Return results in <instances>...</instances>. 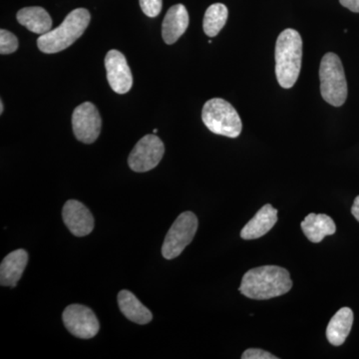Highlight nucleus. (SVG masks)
I'll return each mask as SVG.
<instances>
[{
  "label": "nucleus",
  "instance_id": "25",
  "mask_svg": "<svg viewBox=\"0 0 359 359\" xmlns=\"http://www.w3.org/2000/svg\"><path fill=\"white\" fill-rule=\"evenodd\" d=\"M4 102H2V101H0V114H2V113H4Z\"/></svg>",
  "mask_w": 359,
  "mask_h": 359
},
{
  "label": "nucleus",
  "instance_id": "8",
  "mask_svg": "<svg viewBox=\"0 0 359 359\" xmlns=\"http://www.w3.org/2000/svg\"><path fill=\"white\" fill-rule=\"evenodd\" d=\"M62 320L68 332L78 339H92L100 330L95 313L82 304L68 306L63 311Z\"/></svg>",
  "mask_w": 359,
  "mask_h": 359
},
{
  "label": "nucleus",
  "instance_id": "7",
  "mask_svg": "<svg viewBox=\"0 0 359 359\" xmlns=\"http://www.w3.org/2000/svg\"><path fill=\"white\" fill-rule=\"evenodd\" d=\"M164 153V143L159 137L146 135L130 153L129 167L137 173L150 171L159 165Z\"/></svg>",
  "mask_w": 359,
  "mask_h": 359
},
{
  "label": "nucleus",
  "instance_id": "3",
  "mask_svg": "<svg viewBox=\"0 0 359 359\" xmlns=\"http://www.w3.org/2000/svg\"><path fill=\"white\" fill-rule=\"evenodd\" d=\"M90 20L91 15L87 9L77 8L71 11L57 28L40 35L37 39L39 50L47 54L65 50L82 36Z\"/></svg>",
  "mask_w": 359,
  "mask_h": 359
},
{
  "label": "nucleus",
  "instance_id": "4",
  "mask_svg": "<svg viewBox=\"0 0 359 359\" xmlns=\"http://www.w3.org/2000/svg\"><path fill=\"white\" fill-rule=\"evenodd\" d=\"M320 93L323 100L334 107L344 105L347 98V82L341 60L337 54H325L320 67Z\"/></svg>",
  "mask_w": 359,
  "mask_h": 359
},
{
  "label": "nucleus",
  "instance_id": "12",
  "mask_svg": "<svg viewBox=\"0 0 359 359\" xmlns=\"http://www.w3.org/2000/svg\"><path fill=\"white\" fill-rule=\"evenodd\" d=\"M190 18L183 4H176L168 11L162 25V37L167 44L171 45L186 32Z\"/></svg>",
  "mask_w": 359,
  "mask_h": 359
},
{
  "label": "nucleus",
  "instance_id": "24",
  "mask_svg": "<svg viewBox=\"0 0 359 359\" xmlns=\"http://www.w3.org/2000/svg\"><path fill=\"white\" fill-rule=\"evenodd\" d=\"M351 212H353L354 218L359 222V196L354 200L353 208H351Z\"/></svg>",
  "mask_w": 359,
  "mask_h": 359
},
{
  "label": "nucleus",
  "instance_id": "5",
  "mask_svg": "<svg viewBox=\"0 0 359 359\" xmlns=\"http://www.w3.org/2000/svg\"><path fill=\"white\" fill-rule=\"evenodd\" d=\"M202 119L205 127L214 134L237 138L242 132V120L237 110L222 98H212L205 102Z\"/></svg>",
  "mask_w": 359,
  "mask_h": 359
},
{
  "label": "nucleus",
  "instance_id": "10",
  "mask_svg": "<svg viewBox=\"0 0 359 359\" xmlns=\"http://www.w3.org/2000/svg\"><path fill=\"white\" fill-rule=\"evenodd\" d=\"M107 79L111 88L118 94H125L133 86V76L126 57L121 52L110 50L105 58Z\"/></svg>",
  "mask_w": 359,
  "mask_h": 359
},
{
  "label": "nucleus",
  "instance_id": "15",
  "mask_svg": "<svg viewBox=\"0 0 359 359\" xmlns=\"http://www.w3.org/2000/svg\"><path fill=\"white\" fill-rule=\"evenodd\" d=\"M302 230L304 236L314 244L320 243L327 236L334 235L337 226L334 219L323 214H309L302 222Z\"/></svg>",
  "mask_w": 359,
  "mask_h": 359
},
{
  "label": "nucleus",
  "instance_id": "22",
  "mask_svg": "<svg viewBox=\"0 0 359 359\" xmlns=\"http://www.w3.org/2000/svg\"><path fill=\"white\" fill-rule=\"evenodd\" d=\"M243 359H278L276 356L259 348H250L242 355Z\"/></svg>",
  "mask_w": 359,
  "mask_h": 359
},
{
  "label": "nucleus",
  "instance_id": "2",
  "mask_svg": "<svg viewBox=\"0 0 359 359\" xmlns=\"http://www.w3.org/2000/svg\"><path fill=\"white\" fill-rule=\"evenodd\" d=\"M276 75L278 84L292 88L299 78L302 68V39L294 29L280 33L276 43Z\"/></svg>",
  "mask_w": 359,
  "mask_h": 359
},
{
  "label": "nucleus",
  "instance_id": "23",
  "mask_svg": "<svg viewBox=\"0 0 359 359\" xmlns=\"http://www.w3.org/2000/svg\"><path fill=\"white\" fill-rule=\"evenodd\" d=\"M342 6L346 7L353 13H359V0H339Z\"/></svg>",
  "mask_w": 359,
  "mask_h": 359
},
{
  "label": "nucleus",
  "instance_id": "13",
  "mask_svg": "<svg viewBox=\"0 0 359 359\" xmlns=\"http://www.w3.org/2000/svg\"><path fill=\"white\" fill-rule=\"evenodd\" d=\"M278 222V210L271 204L264 205L256 216L245 224L241 231V237L244 240H256L264 237Z\"/></svg>",
  "mask_w": 359,
  "mask_h": 359
},
{
  "label": "nucleus",
  "instance_id": "19",
  "mask_svg": "<svg viewBox=\"0 0 359 359\" xmlns=\"http://www.w3.org/2000/svg\"><path fill=\"white\" fill-rule=\"evenodd\" d=\"M229 11L223 4H215L205 11L203 28L209 37H215L223 29L228 20Z\"/></svg>",
  "mask_w": 359,
  "mask_h": 359
},
{
  "label": "nucleus",
  "instance_id": "16",
  "mask_svg": "<svg viewBox=\"0 0 359 359\" xmlns=\"http://www.w3.org/2000/svg\"><path fill=\"white\" fill-rule=\"evenodd\" d=\"M353 323V313L349 308L340 309L332 316L327 328V337L330 344L339 346L344 344L351 334Z\"/></svg>",
  "mask_w": 359,
  "mask_h": 359
},
{
  "label": "nucleus",
  "instance_id": "21",
  "mask_svg": "<svg viewBox=\"0 0 359 359\" xmlns=\"http://www.w3.org/2000/svg\"><path fill=\"white\" fill-rule=\"evenodd\" d=\"M143 13L149 18H156L162 11L163 0H139Z\"/></svg>",
  "mask_w": 359,
  "mask_h": 359
},
{
  "label": "nucleus",
  "instance_id": "20",
  "mask_svg": "<svg viewBox=\"0 0 359 359\" xmlns=\"http://www.w3.org/2000/svg\"><path fill=\"white\" fill-rule=\"evenodd\" d=\"M18 39L13 33L8 30H0V53L2 55L13 53L18 50Z\"/></svg>",
  "mask_w": 359,
  "mask_h": 359
},
{
  "label": "nucleus",
  "instance_id": "11",
  "mask_svg": "<svg viewBox=\"0 0 359 359\" xmlns=\"http://www.w3.org/2000/svg\"><path fill=\"white\" fill-rule=\"evenodd\" d=\"M63 221L68 230L76 237H85L94 229V218L88 208L76 200L65 203L62 210Z\"/></svg>",
  "mask_w": 359,
  "mask_h": 359
},
{
  "label": "nucleus",
  "instance_id": "1",
  "mask_svg": "<svg viewBox=\"0 0 359 359\" xmlns=\"http://www.w3.org/2000/svg\"><path fill=\"white\" fill-rule=\"evenodd\" d=\"M292 287V280L287 269L263 266L247 271L238 290L249 299L264 301L287 294Z\"/></svg>",
  "mask_w": 359,
  "mask_h": 359
},
{
  "label": "nucleus",
  "instance_id": "17",
  "mask_svg": "<svg viewBox=\"0 0 359 359\" xmlns=\"http://www.w3.org/2000/svg\"><path fill=\"white\" fill-rule=\"evenodd\" d=\"M118 304L121 313L135 323L147 325L152 320V313L129 290H124L119 292Z\"/></svg>",
  "mask_w": 359,
  "mask_h": 359
},
{
  "label": "nucleus",
  "instance_id": "6",
  "mask_svg": "<svg viewBox=\"0 0 359 359\" xmlns=\"http://www.w3.org/2000/svg\"><path fill=\"white\" fill-rule=\"evenodd\" d=\"M198 231V219L192 212H184L177 218L167 233L162 245V255L166 259L179 257L192 243Z\"/></svg>",
  "mask_w": 359,
  "mask_h": 359
},
{
  "label": "nucleus",
  "instance_id": "9",
  "mask_svg": "<svg viewBox=\"0 0 359 359\" xmlns=\"http://www.w3.org/2000/svg\"><path fill=\"white\" fill-rule=\"evenodd\" d=\"M100 114L94 104L85 102L75 108L72 127L77 140L85 144L94 143L101 132Z\"/></svg>",
  "mask_w": 359,
  "mask_h": 359
},
{
  "label": "nucleus",
  "instance_id": "14",
  "mask_svg": "<svg viewBox=\"0 0 359 359\" xmlns=\"http://www.w3.org/2000/svg\"><path fill=\"white\" fill-rule=\"evenodd\" d=\"M27 263L28 254L25 250H16L7 255L0 266V285L15 287Z\"/></svg>",
  "mask_w": 359,
  "mask_h": 359
},
{
  "label": "nucleus",
  "instance_id": "18",
  "mask_svg": "<svg viewBox=\"0 0 359 359\" xmlns=\"http://www.w3.org/2000/svg\"><path fill=\"white\" fill-rule=\"evenodd\" d=\"M18 21L29 32L43 35L52 30V20L49 13L39 6L25 7L18 13Z\"/></svg>",
  "mask_w": 359,
  "mask_h": 359
}]
</instances>
